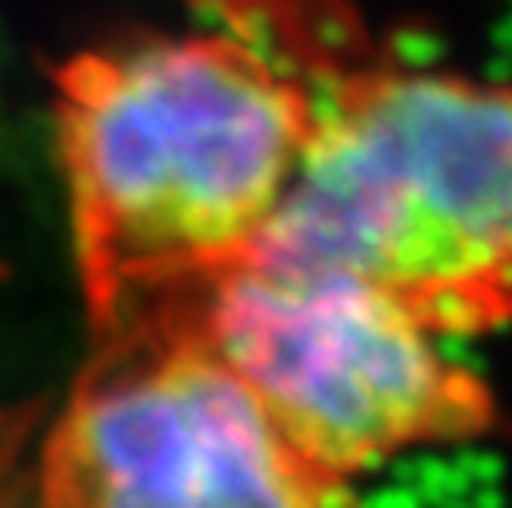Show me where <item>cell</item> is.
<instances>
[{"label": "cell", "mask_w": 512, "mask_h": 508, "mask_svg": "<svg viewBox=\"0 0 512 508\" xmlns=\"http://www.w3.org/2000/svg\"><path fill=\"white\" fill-rule=\"evenodd\" d=\"M56 148L104 332L252 260L300 164L312 96L232 36H148L56 72Z\"/></svg>", "instance_id": "cell-1"}, {"label": "cell", "mask_w": 512, "mask_h": 508, "mask_svg": "<svg viewBox=\"0 0 512 508\" xmlns=\"http://www.w3.org/2000/svg\"><path fill=\"white\" fill-rule=\"evenodd\" d=\"M252 260L356 276L440 336L512 324V88L420 68L344 76L312 100Z\"/></svg>", "instance_id": "cell-2"}, {"label": "cell", "mask_w": 512, "mask_h": 508, "mask_svg": "<svg viewBox=\"0 0 512 508\" xmlns=\"http://www.w3.org/2000/svg\"><path fill=\"white\" fill-rule=\"evenodd\" d=\"M148 312L176 316L320 472L468 440L496 420L476 372L448 360L396 296L320 268L244 260Z\"/></svg>", "instance_id": "cell-3"}, {"label": "cell", "mask_w": 512, "mask_h": 508, "mask_svg": "<svg viewBox=\"0 0 512 508\" xmlns=\"http://www.w3.org/2000/svg\"><path fill=\"white\" fill-rule=\"evenodd\" d=\"M40 452V508H352L168 312L112 332Z\"/></svg>", "instance_id": "cell-4"}]
</instances>
